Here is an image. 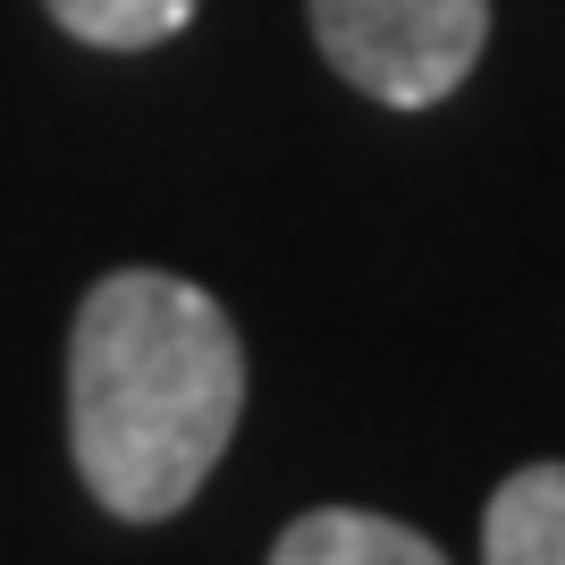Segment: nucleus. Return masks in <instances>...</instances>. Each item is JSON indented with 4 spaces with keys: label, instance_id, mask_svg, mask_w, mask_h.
I'll use <instances>...</instances> for the list:
<instances>
[{
    "label": "nucleus",
    "instance_id": "nucleus-1",
    "mask_svg": "<svg viewBox=\"0 0 565 565\" xmlns=\"http://www.w3.org/2000/svg\"><path fill=\"white\" fill-rule=\"evenodd\" d=\"M245 414V338L212 287L110 270L68 330V456L102 515L169 523L220 472Z\"/></svg>",
    "mask_w": 565,
    "mask_h": 565
},
{
    "label": "nucleus",
    "instance_id": "nucleus-5",
    "mask_svg": "<svg viewBox=\"0 0 565 565\" xmlns=\"http://www.w3.org/2000/svg\"><path fill=\"white\" fill-rule=\"evenodd\" d=\"M43 9L60 18V34L94 51H152L169 34H186L203 0H43Z\"/></svg>",
    "mask_w": 565,
    "mask_h": 565
},
{
    "label": "nucleus",
    "instance_id": "nucleus-4",
    "mask_svg": "<svg viewBox=\"0 0 565 565\" xmlns=\"http://www.w3.org/2000/svg\"><path fill=\"white\" fill-rule=\"evenodd\" d=\"M481 565H565V465H523L490 490Z\"/></svg>",
    "mask_w": 565,
    "mask_h": 565
},
{
    "label": "nucleus",
    "instance_id": "nucleus-2",
    "mask_svg": "<svg viewBox=\"0 0 565 565\" xmlns=\"http://www.w3.org/2000/svg\"><path fill=\"white\" fill-rule=\"evenodd\" d=\"M305 9L321 60L388 110L448 102L490 43V0H305Z\"/></svg>",
    "mask_w": 565,
    "mask_h": 565
},
{
    "label": "nucleus",
    "instance_id": "nucleus-3",
    "mask_svg": "<svg viewBox=\"0 0 565 565\" xmlns=\"http://www.w3.org/2000/svg\"><path fill=\"white\" fill-rule=\"evenodd\" d=\"M270 565H448L439 541H423L414 523L372 515V507H312L279 532Z\"/></svg>",
    "mask_w": 565,
    "mask_h": 565
}]
</instances>
